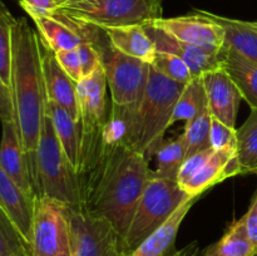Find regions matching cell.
I'll return each instance as SVG.
<instances>
[{
    "label": "cell",
    "mask_w": 257,
    "mask_h": 256,
    "mask_svg": "<svg viewBox=\"0 0 257 256\" xmlns=\"http://www.w3.org/2000/svg\"><path fill=\"white\" fill-rule=\"evenodd\" d=\"M191 198L178 181L160 177L152 171L124 237L130 252Z\"/></svg>",
    "instance_id": "obj_6"
},
{
    "label": "cell",
    "mask_w": 257,
    "mask_h": 256,
    "mask_svg": "<svg viewBox=\"0 0 257 256\" xmlns=\"http://www.w3.org/2000/svg\"><path fill=\"white\" fill-rule=\"evenodd\" d=\"M47 107L50 117H52L55 135L62 145L68 161L77 172L78 165H79L80 140H82L79 122H77L64 108L60 107L57 103L48 100V98Z\"/></svg>",
    "instance_id": "obj_23"
},
{
    "label": "cell",
    "mask_w": 257,
    "mask_h": 256,
    "mask_svg": "<svg viewBox=\"0 0 257 256\" xmlns=\"http://www.w3.org/2000/svg\"><path fill=\"white\" fill-rule=\"evenodd\" d=\"M210 142L211 148L213 151L225 150V148H237V130L212 117Z\"/></svg>",
    "instance_id": "obj_32"
},
{
    "label": "cell",
    "mask_w": 257,
    "mask_h": 256,
    "mask_svg": "<svg viewBox=\"0 0 257 256\" xmlns=\"http://www.w3.org/2000/svg\"><path fill=\"white\" fill-rule=\"evenodd\" d=\"M156 170L153 172L163 178L177 181L178 172L186 160V142L183 135L172 141H162L156 148Z\"/></svg>",
    "instance_id": "obj_27"
},
{
    "label": "cell",
    "mask_w": 257,
    "mask_h": 256,
    "mask_svg": "<svg viewBox=\"0 0 257 256\" xmlns=\"http://www.w3.org/2000/svg\"><path fill=\"white\" fill-rule=\"evenodd\" d=\"M100 130L82 132L78 207L107 220L125 237L152 170L147 156L125 145L104 142Z\"/></svg>",
    "instance_id": "obj_1"
},
{
    "label": "cell",
    "mask_w": 257,
    "mask_h": 256,
    "mask_svg": "<svg viewBox=\"0 0 257 256\" xmlns=\"http://www.w3.org/2000/svg\"><path fill=\"white\" fill-rule=\"evenodd\" d=\"M37 170L39 196L55 198L67 206H79L77 172L68 161L55 135L48 107L38 141Z\"/></svg>",
    "instance_id": "obj_5"
},
{
    "label": "cell",
    "mask_w": 257,
    "mask_h": 256,
    "mask_svg": "<svg viewBox=\"0 0 257 256\" xmlns=\"http://www.w3.org/2000/svg\"><path fill=\"white\" fill-rule=\"evenodd\" d=\"M151 67L156 72L162 74L163 77L168 78L171 80H175L177 83H181V84H187L193 78L187 64L181 58L170 54V53H156V57Z\"/></svg>",
    "instance_id": "obj_31"
},
{
    "label": "cell",
    "mask_w": 257,
    "mask_h": 256,
    "mask_svg": "<svg viewBox=\"0 0 257 256\" xmlns=\"http://www.w3.org/2000/svg\"><path fill=\"white\" fill-rule=\"evenodd\" d=\"M23 9L32 14H52L58 9L54 0H19Z\"/></svg>",
    "instance_id": "obj_38"
},
{
    "label": "cell",
    "mask_w": 257,
    "mask_h": 256,
    "mask_svg": "<svg viewBox=\"0 0 257 256\" xmlns=\"http://www.w3.org/2000/svg\"><path fill=\"white\" fill-rule=\"evenodd\" d=\"M77 50L78 53H79L80 63H82L83 78L92 74L94 70H97L98 68L102 65L99 54H98L97 49H95L94 45H93L90 42L84 40L83 43H80V44L77 47Z\"/></svg>",
    "instance_id": "obj_35"
},
{
    "label": "cell",
    "mask_w": 257,
    "mask_h": 256,
    "mask_svg": "<svg viewBox=\"0 0 257 256\" xmlns=\"http://www.w3.org/2000/svg\"><path fill=\"white\" fill-rule=\"evenodd\" d=\"M197 198H191L183 203L160 228L143 240L128 256H170L175 251V241L181 223Z\"/></svg>",
    "instance_id": "obj_19"
},
{
    "label": "cell",
    "mask_w": 257,
    "mask_h": 256,
    "mask_svg": "<svg viewBox=\"0 0 257 256\" xmlns=\"http://www.w3.org/2000/svg\"><path fill=\"white\" fill-rule=\"evenodd\" d=\"M237 175H241V171L236 158V148L213 151L205 165L188 182L182 185V188L188 196L198 198L205 191Z\"/></svg>",
    "instance_id": "obj_15"
},
{
    "label": "cell",
    "mask_w": 257,
    "mask_h": 256,
    "mask_svg": "<svg viewBox=\"0 0 257 256\" xmlns=\"http://www.w3.org/2000/svg\"><path fill=\"white\" fill-rule=\"evenodd\" d=\"M213 153L212 148H208L206 151H201V152L195 153V155L190 156L185 160V162L182 163L180 168V172H178L177 181L181 186L185 185L186 182L191 180L196 173L200 171V168L202 167L206 163V161L211 157V155Z\"/></svg>",
    "instance_id": "obj_34"
},
{
    "label": "cell",
    "mask_w": 257,
    "mask_h": 256,
    "mask_svg": "<svg viewBox=\"0 0 257 256\" xmlns=\"http://www.w3.org/2000/svg\"><path fill=\"white\" fill-rule=\"evenodd\" d=\"M104 30L115 49L128 57L152 64L157 50L143 25L108 28Z\"/></svg>",
    "instance_id": "obj_22"
},
{
    "label": "cell",
    "mask_w": 257,
    "mask_h": 256,
    "mask_svg": "<svg viewBox=\"0 0 257 256\" xmlns=\"http://www.w3.org/2000/svg\"><path fill=\"white\" fill-rule=\"evenodd\" d=\"M72 256H128L124 237L107 220L67 206Z\"/></svg>",
    "instance_id": "obj_8"
},
{
    "label": "cell",
    "mask_w": 257,
    "mask_h": 256,
    "mask_svg": "<svg viewBox=\"0 0 257 256\" xmlns=\"http://www.w3.org/2000/svg\"><path fill=\"white\" fill-rule=\"evenodd\" d=\"M207 107V97H206L202 79L201 77L192 78L187 84H185L178 97L171 119V125L180 120L190 122Z\"/></svg>",
    "instance_id": "obj_26"
},
{
    "label": "cell",
    "mask_w": 257,
    "mask_h": 256,
    "mask_svg": "<svg viewBox=\"0 0 257 256\" xmlns=\"http://www.w3.org/2000/svg\"><path fill=\"white\" fill-rule=\"evenodd\" d=\"M211 119L212 115L207 107L192 120L186 122L185 132L182 133L186 142V158L211 148Z\"/></svg>",
    "instance_id": "obj_28"
},
{
    "label": "cell",
    "mask_w": 257,
    "mask_h": 256,
    "mask_svg": "<svg viewBox=\"0 0 257 256\" xmlns=\"http://www.w3.org/2000/svg\"><path fill=\"white\" fill-rule=\"evenodd\" d=\"M203 256H257L246 231L243 216L233 221L222 237L210 246Z\"/></svg>",
    "instance_id": "obj_24"
},
{
    "label": "cell",
    "mask_w": 257,
    "mask_h": 256,
    "mask_svg": "<svg viewBox=\"0 0 257 256\" xmlns=\"http://www.w3.org/2000/svg\"><path fill=\"white\" fill-rule=\"evenodd\" d=\"M183 87L185 84L163 77L151 67L145 93L136 107L131 137L132 150L146 155L148 160L152 157L171 127L173 110Z\"/></svg>",
    "instance_id": "obj_3"
},
{
    "label": "cell",
    "mask_w": 257,
    "mask_h": 256,
    "mask_svg": "<svg viewBox=\"0 0 257 256\" xmlns=\"http://www.w3.org/2000/svg\"><path fill=\"white\" fill-rule=\"evenodd\" d=\"M29 17L35 23L40 39L54 53L75 49L85 40L70 23V20L59 13L32 14Z\"/></svg>",
    "instance_id": "obj_18"
},
{
    "label": "cell",
    "mask_w": 257,
    "mask_h": 256,
    "mask_svg": "<svg viewBox=\"0 0 257 256\" xmlns=\"http://www.w3.org/2000/svg\"><path fill=\"white\" fill-rule=\"evenodd\" d=\"M39 35V34H38ZM40 60H42L43 82L48 100L64 108L77 122H79V110L77 100V83L63 70L55 58L54 52L40 39Z\"/></svg>",
    "instance_id": "obj_14"
},
{
    "label": "cell",
    "mask_w": 257,
    "mask_h": 256,
    "mask_svg": "<svg viewBox=\"0 0 257 256\" xmlns=\"http://www.w3.org/2000/svg\"><path fill=\"white\" fill-rule=\"evenodd\" d=\"M200 255V246H198L197 241L195 242L188 243L181 250H175L170 256H198Z\"/></svg>",
    "instance_id": "obj_39"
},
{
    "label": "cell",
    "mask_w": 257,
    "mask_h": 256,
    "mask_svg": "<svg viewBox=\"0 0 257 256\" xmlns=\"http://www.w3.org/2000/svg\"><path fill=\"white\" fill-rule=\"evenodd\" d=\"M15 19L8 8L0 2V78L10 88L13 55V27Z\"/></svg>",
    "instance_id": "obj_29"
},
{
    "label": "cell",
    "mask_w": 257,
    "mask_h": 256,
    "mask_svg": "<svg viewBox=\"0 0 257 256\" xmlns=\"http://www.w3.org/2000/svg\"><path fill=\"white\" fill-rule=\"evenodd\" d=\"M3 133L0 142V166L7 172V175L17 183L18 187L27 196L34 200L35 191L33 188L28 171L27 161L23 152L22 143L18 136L14 120L2 122Z\"/></svg>",
    "instance_id": "obj_16"
},
{
    "label": "cell",
    "mask_w": 257,
    "mask_h": 256,
    "mask_svg": "<svg viewBox=\"0 0 257 256\" xmlns=\"http://www.w3.org/2000/svg\"><path fill=\"white\" fill-rule=\"evenodd\" d=\"M54 54L60 67L69 75L73 82L78 83L79 80L83 79L82 63H80L79 53H78L77 48L69 50H60V52L54 53Z\"/></svg>",
    "instance_id": "obj_33"
},
{
    "label": "cell",
    "mask_w": 257,
    "mask_h": 256,
    "mask_svg": "<svg viewBox=\"0 0 257 256\" xmlns=\"http://www.w3.org/2000/svg\"><path fill=\"white\" fill-rule=\"evenodd\" d=\"M68 19L74 25L78 33L85 40L92 43L97 49L112 94L113 104H138L147 85L151 64L128 57L115 49L110 44L105 30L102 28L73 20L70 18Z\"/></svg>",
    "instance_id": "obj_4"
},
{
    "label": "cell",
    "mask_w": 257,
    "mask_h": 256,
    "mask_svg": "<svg viewBox=\"0 0 257 256\" xmlns=\"http://www.w3.org/2000/svg\"><path fill=\"white\" fill-rule=\"evenodd\" d=\"M0 120H14L12 90L0 78Z\"/></svg>",
    "instance_id": "obj_37"
},
{
    "label": "cell",
    "mask_w": 257,
    "mask_h": 256,
    "mask_svg": "<svg viewBox=\"0 0 257 256\" xmlns=\"http://www.w3.org/2000/svg\"><path fill=\"white\" fill-rule=\"evenodd\" d=\"M181 42L210 50H220L225 45V30L215 20L196 10V14L176 18H160L152 22Z\"/></svg>",
    "instance_id": "obj_10"
},
{
    "label": "cell",
    "mask_w": 257,
    "mask_h": 256,
    "mask_svg": "<svg viewBox=\"0 0 257 256\" xmlns=\"http://www.w3.org/2000/svg\"><path fill=\"white\" fill-rule=\"evenodd\" d=\"M243 218H245L246 231H247V235L252 242L253 247H255L257 255V190L252 200H251L247 212L243 215Z\"/></svg>",
    "instance_id": "obj_36"
},
{
    "label": "cell",
    "mask_w": 257,
    "mask_h": 256,
    "mask_svg": "<svg viewBox=\"0 0 257 256\" xmlns=\"http://www.w3.org/2000/svg\"><path fill=\"white\" fill-rule=\"evenodd\" d=\"M211 115L235 128L238 107L242 99L237 85L222 67L201 75Z\"/></svg>",
    "instance_id": "obj_13"
},
{
    "label": "cell",
    "mask_w": 257,
    "mask_h": 256,
    "mask_svg": "<svg viewBox=\"0 0 257 256\" xmlns=\"http://www.w3.org/2000/svg\"><path fill=\"white\" fill-rule=\"evenodd\" d=\"M55 12L102 29L146 25L163 18L162 0H90Z\"/></svg>",
    "instance_id": "obj_7"
},
{
    "label": "cell",
    "mask_w": 257,
    "mask_h": 256,
    "mask_svg": "<svg viewBox=\"0 0 257 256\" xmlns=\"http://www.w3.org/2000/svg\"><path fill=\"white\" fill-rule=\"evenodd\" d=\"M220 67L228 73L251 109H257V64L223 45L220 52Z\"/></svg>",
    "instance_id": "obj_20"
},
{
    "label": "cell",
    "mask_w": 257,
    "mask_h": 256,
    "mask_svg": "<svg viewBox=\"0 0 257 256\" xmlns=\"http://www.w3.org/2000/svg\"><path fill=\"white\" fill-rule=\"evenodd\" d=\"M77 100L82 132L97 131L107 119V78L100 65L92 74L77 83Z\"/></svg>",
    "instance_id": "obj_12"
},
{
    "label": "cell",
    "mask_w": 257,
    "mask_h": 256,
    "mask_svg": "<svg viewBox=\"0 0 257 256\" xmlns=\"http://www.w3.org/2000/svg\"><path fill=\"white\" fill-rule=\"evenodd\" d=\"M35 200V198H34ZM34 200L25 195L0 166V207L9 215L32 251Z\"/></svg>",
    "instance_id": "obj_17"
},
{
    "label": "cell",
    "mask_w": 257,
    "mask_h": 256,
    "mask_svg": "<svg viewBox=\"0 0 257 256\" xmlns=\"http://www.w3.org/2000/svg\"><path fill=\"white\" fill-rule=\"evenodd\" d=\"M236 158L241 175H257V109H251L247 119L237 130Z\"/></svg>",
    "instance_id": "obj_25"
},
{
    "label": "cell",
    "mask_w": 257,
    "mask_h": 256,
    "mask_svg": "<svg viewBox=\"0 0 257 256\" xmlns=\"http://www.w3.org/2000/svg\"><path fill=\"white\" fill-rule=\"evenodd\" d=\"M143 27L152 39V42L155 43L156 50L170 53V54L181 58L190 68L193 78L201 77L206 72H210V70L220 67L221 49H203V48L181 42L153 23H148Z\"/></svg>",
    "instance_id": "obj_11"
},
{
    "label": "cell",
    "mask_w": 257,
    "mask_h": 256,
    "mask_svg": "<svg viewBox=\"0 0 257 256\" xmlns=\"http://www.w3.org/2000/svg\"><path fill=\"white\" fill-rule=\"evenodd\" d=\"M14 123L27 161L35 196H39L37 147L47 110V94L43 82L39 35L25 18L13 27L12 75H10Z\"/></svg>",
    "instance_id": "obj_2"
},
{
    "label": "cell",
    "mask_w": 257,
    "mask_h": 256,
    "mask_svg": "<svg viewBox=\"0 0 257 256\" xmlns=\"http://www.w3.org/2000/svg\"><path fill=\"white\" fill-rule=\"evenodd\" d=\"M54 2L58 8H62V7H69V5L80 4V3L90 2V0H54Z\"/></svg>",
    "instance_id": "obj_40"
},
{
    "label": "cell",
    "mask_w": 257,
    "mask_h": 256,
    "mask_svg": "<svg viewBox=\"0 0 257 256\" xmlns=\"http://www.w3.org/2000/svg\"><path fill=\"white\" fill-rule=\"evenodd\" d=\"M0 256H32L29 246L15 223L0 207Z\"/></svg>",
    "instance_id": "obj_30"
},
{
    "label": "cell",
    "mask_w": 257,
    "mask_h": 256,
    "mask_svg": "<svg viewBox=\"0 0 257 256\" xmlns=\"http://www.w3.org/2000/svg\"><path fill=\"white\" fill-rule=\"evenodd\" d=\"M225 30V47L231 48L246 59L257 64V22L231 19L203 12Z\"/></svg>",
    "instance_id": "obj_21"
},
{
    "label": "cell",
    "mask_w": 257,
    "mask_h": 256,
    "mask_svg": "<svg viewBox=\"0 0 257 256\" xmlns=\"http://www.w3.org/2000/svg\"><path fill=\"white\" fill-rule=\"evenodd\" d=\"M32 256H72L67 205L55 198L35 197Z\"/></svg>",
    "instance_id": "obj_9"
}]
</instances>
